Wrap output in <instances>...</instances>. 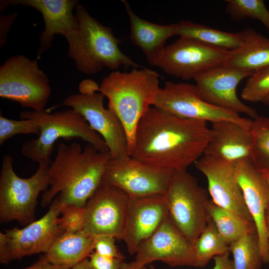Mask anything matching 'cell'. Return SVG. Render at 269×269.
<instances>
[{"label": "cell", "mask_w": 269, "mask_h": 269, "mask_svg": "<svg viewBox=\"0 0 269 269\" xmlns=\"http://www.w3.org/2000/svg\"><path fill=\"white\" fill-rule=\"evenodd\" d=\"M211 136L205 122L151 107L137 126L130 156L156 168L186 171L204 155Z\"/></svg>", "instance_id": "1"}, {"label": "cell", "mask_w": 269, "mask_h": 269, "mask_svg": "<svg viewBox=\"0 0 269 269\" xmlns=\"http://www.w3.org/2000/svg\"><path fill=\"white\" fill-rule=\"evenodd\" d=\"M109 152H102L88 143H60L49 168V184L43 192L41 205H50L58 196L62 204L85 207L102 184Z\"/></svg>", "instance_id": "2"}, {"label": "cell", "mask_w": 269, "mask_h": 269, "mask_svg": "<svg viewBox=\"0 0 269 269\" xmlns=\"http://www.w3.org/2000/svg\"><path fill=\"white\" fill-rule=\"evenodd\" d=\"M159 75L145 67L130 72L115 70L103 79L98 91L108 99V109L121 121L127 136L128 151L132 152L137 126L153 106L160 88Z\"/></svg>", "instance_id": "3"}, {"label": "cell", "mask_w": 269, "mask_h": 269, "mask_svg": "<svg viewBox=\"0 0 269 269\" xmlns=\"http://www.w3.org/2000/svg\"><path fill=\"white\" fill-rule=\"evenodd\" d=\"M74 10L78 25L66 39L68 55L78 71L94 75L104 67L114 71L121 66L144 68L122 52L119 44L122 39L115 36L112 28L102 24L80 4Z\"/></svg>", "instance_id": "4"}, {"label": "cell", "mask_w": 269, "mask_h": 269, "mask_svg": "<svg viewBox=\"0 0 269 269\" xmlns=\"http://www.w3.org/2000/svg\"><path fill=\"white\" fill-rule=\"evenodd\" d=\"M20 117L32 120L40 127L38 137L25 142L21 150L22 155L34 162H51L54 143L60 138H79L101 151L109 152L102 137L73 109L52 113L45 109L23 111L20 113Z\"/></svg>", "instance_id": "5"}, {"label": "cell", "mask_w": 269, "mask_h": 269, "mask_svg": "<svg viewBox=\"0 0 269 269\" xmlns=\"http://www.w3.org/2000/svg\"><path fill=\"white\" fill-rule=\"evenodd\" d=\"M50 163L39 162L35 173L24 178L14 171L11 156H3L0 174V223L16 221L25 226L35 221L38 196L49 187Z\"/></svg>", "instance_id": "6"}, {"label": "cell", "mask_w": 269, "mask_h": 269, "mask_svg": "<svg viewBox=\"0 0 269 269\" xmlns=\"http://www.w3.org/2000/svg\"><path fill=\"white\" fill-rule=\"evenodd\" d=\"M208 193L186 170L174 172L164 194L169 219L192 244L211 219Z\"/></svg>", "instance_id": "7"}, {"label": "cell", "mask_w": 269, "mask_h": 269, "mask_svg": "<svg viewBox=\"0 0 269 269\" xmlns=\"http://www.w3.org/2000/svg\"><path fill=\"white\" fill-rule=\"evenodd\" d=\"M99 87L91 80L82 81L79 94L66 97L62 105L70 107L82 115L90 126L104 140L111 159L129 156L125 128L119 119L105 108L106 97L98 91Z\"/></svg>", "instance_id": "8"}, {"label": "cell", "mask_w": 269, "mask_h": 269, "mask_svg": "<svg viewBox=\"0 0 269 269\" xmlns=\"http://www.w3.org/2000/svg\"><path fill=\"white\" fill-rule=\"evenodd\" d=\"M51 94L49 80L37 60L8 57L0 66V97L34 111L44 109Z\"/></svg>", "instance_id": "9"}, {"label": "cell", "mask_w": 269, "mask_h": 269, "mask_svg": "<svg viewBox=\"0 0 269 269\" xmlns=\"http://www.w3.org/2000/svg\"><path fill=\"white\" fill-rule=\"evenodd\" d=\"M61 202L56 197L47 212L40 219L22 229L14 228L0 232V262L6 265L24 257L44 254L64 233L59 222Z\"/></svg>", "instance_id": "10"}, {"label": "cell", "mask_w": 269, "mask_h": 269, "mask_svg": "<svg viewBox=\"0 0 269 269\" xmlns=\"http://www.w3.org/2000/svg\"><path fill=\"white\" fill-rule=\"evenodd\" d=\"M231 51L179 37L165 47L156 66L167 74L184 80L226 65Z\"/></svg>", "instance_id": "11"}, {"label": "cell", "mask_w": 269, "mask_h": 269, "mask_svg": "<svg viewBox=\"0 0 269 269\" xmlns=\"http://www.w3.org/2000/svg\"><path fill=\"white\" fill-rule=\"evenodd\" d=\"M184 118L209 122L230 121L251 128L252 120L211 105L198 95L194 85L166 81L160 88L153 106Z\"/></svg>", "instance_id": "12"}, {"label": "cell", "mask_w": 269, "mask_h": 269, "mask_svg": "<svg viewBox=\"0 0 269 269\" xmlns=\"http://www.w3.org/2000/svg\"><path fill=\"white\" fill-rule=\"evenodd\" d=\"M174 172L147 165L130 156L111 158L102 184L119 188L130 197L164 195Z\"/></svg>", "instance_id": "13"}, {"label": "cell", "mask_w": 269, "mask_h": 269, "mask_svg": "<svg viewBox=\"0 0 269 269\" xmlns=\"http://www.w3.org/2000/svg\"><path fill=\"white\" fill-rule=\"evenodd\" d=\"M130 197L117 187L101 184L85 206L82 231L94 237L122 238Z\"/></svg>", "instance_id": "14"}, {"label": "cell", "mask_w": 269, "mask_h": 269, "mask_svg": "<svg viewBox=\"0 0 269 269\" xmlns=\"http://www.w3.org/2000/svg\"><path fill=\"white\" fill-rule=\"evenodd\" d=\"M134 261L144 266L158 261L171 267L196 266L193 244L178 231L168 216L140 244Z\"/></svg>", "instance_id": "15"}, {"label": "cell", "mask_w": 269, "mask_h": 269, "mask_svg": "<svg viewBox=\"0 0 269 269\" xmlns=\"http://www.w3.org/2000/svg\"><path fill=\"white\" fill-rule=\"evenodd\" d=\"M252 75L224 65L195 78L194 85L199 96L207 103L238 114H245L254 119L259 116L256 111L244 104L237 94L238 84Z\"/></svg>", "instance_id": "16"}, {"label": "cell", "mask_w": 269, "mask_h": 269, "mask_svg": "<svg viewBox=\"0 0 269 269\" xmlns=\"http://www.w3.org/2000/svg\"><path fill=\"white\" fill-rule=\"evenodd\" d=\"M194 164L207 180L208 193L213 202L254 224L236 177V164L205 155Z\"/></svg>", "instance_id": "17"}, {"label": "cell", "mask_w": 269, "mask_h": 269, "mask_svg": "<svg viewBox=\"0 0 269 269\" xmlns=\"http://www.w3.org/2000/svg\"><path fill=\"white\" fill-rule=\"evenodd\" d=\"M168 216L164 194L130 197L122 240L129 253L135 255Z\"/></svg>", "instance_id": "18"}, {"label": "cell", "mask_w": 269, "mask_h": 269, "mask_svg": "<svg viewBox=\"0 0 269 269\" xmlns=\"http://www.w3.org/2000/svg\"><path fill=\"white\" fill-rule=\"evenodd\" d=\"M236 174L246 206L252 216L258 236L263 263H269L266 217L269 206V187L262 172L251 160L236 165Z\"/></svg>", "instance_id": "19"}, {"label": "cell", "mask_w": 269, "mask_h": 269, "mask_svg": "<svg viewBox=\"0 0 269 269\" xmlns=\"http://www.w3.org/2000/svg\"><path fill=\"white\" fill-rule=\"evenodd\" d=\"M9 4L31 7L39 11L43 18L44 29L39 36L37 57L49 49L55 35L66 39L77 28L78 20L73 10L77 0H9Z\"/></svg>", "instance_id": "20"}, {"label": "cell", "mask_w": 269, "mask_h": 269, "mask_svg": "<svg viewBox=\"0 0 269 269\" xmlns=\"http://www.w3.org/2000/svg\"><path fill=\"white\" fill-rule=\"evenodd\" d=\"M211 131L204 155L234 164L251 160L254 143L251 128L221 121L212 123Z\"/></svg>", "instance_id": "21"}, {"label": "cell", "mask_w": 269, "mask_h": 269, "mask_svg": "<svg viewBox=\"0 0 269 269\" xmlns=\"http://www.w3.org/2000/svg\"><path fill=\"white\" fill-rule=\"evenodd\" d=\"M122 2L130 21L132 43L142 50L149 64L156 66L166 47V41L176 35L175 23L159 25L143 19L134 12L126 0Z\"/></svg>", "instance_id": "22"}, {"label": "cell", "mask_w": 269, "mask_h": 269, "mask_svg": "<svg viewBox=\"0 0 269 269\" xmlns=\"http://www.w3.org/2000/svg\"><path fill=\"white\" fill-rule=\"evenodd\" d=\"M241 32L243 44L230 51L226 65L252 74L269 66V38L251 28Z\"/></svg>", "instance_id": "23"}, {"label": "cell", "mask_w": 269, "mask_h": 269, "mask_svg": "<svg viewBox=\"0 0 269 269\" xmlns=\"http://www.w3.org/2000/svg\"><path fill=\"white\" fill-rule=\"evenodd\" d=\"M94 251L93 237L82 231L64 232L42 256L52 264L72 269Z\"/></svg>", "instance_id": "24"}, {"label": "cell", "mask_w": 269, "mask_h": 269, "mask_svg": "<svg viewBox=\"0 0 269 269\" xmlns=\"http://www.w3.org/2000/svg\"><path fill=\"white\" fill-rule=\"evenodd\" d=\"M175 34L179 37L192 39L228 51L238 48L243 42L241 31L237 33L226 32L185 20L175 23Z\"/></svg>", "instance_id": "25"}, {"label": "cell", "mask_w": 269, "mask_h": 269, "mask_svg": "<svg viewBox=\"0 0 269 269\" xmlns=\"http://www.w3.org/2000/svg\"><path fill=\"white\" fill-rule=\"evenodd\" d=\"M209 213L218 232L229 246L246 233L257 231L254 223L217 205L211 200Z\"/></svg>", "instance_id": "26"}, {"label": "cell", "mask_w": 269, "mask_h": 269, "mask_svg": "<svg viewBox=\"0 0 269 269\" xmlns=\"http://www.w3.org/2000/svg\"><path fill=\"white\" fill-rule=\"evenodd\" d=\"M193 246L195 267H204L212 258L230 252L229 245L220 235L211 219Z\"/></svg>", "instance_id": "27"}, {"label": "cell", "mask_w": 269, "mask_h": 269, "mask_svg": "<svg viewBox=\"0 0 269 269\" xmlns=\"http://www.w3.org/2000/svg\"><path fill=\"white\" fill-rule=\"evenodd\" d=\"M234 269H260L263 262L257 231L246 233L229 246Z\"/></svg>", "instance_id": "28"}, {"label": "cell", "mask_w": 269, "mask_h": 269, "mask_svg": "<svg viewBox=\"0 0 269 269\" xmlns=\"http://www.w3.org/2000/svg\"><path fill=\"white\" fill-rule=\"evenodd\" d=\"M251 130L254 139L251 161L260 171H269V117L254 119Z\"/></svg>", "instance_id": "29"}, {"label": "cell", "mask_w": 269, "mask_h": 269, "mask_svg": "<svg viewBox=\"0 0 269 269\" xmlns=\"http://www.w3.org/2000/svg\"><path fill=\"white\" fill-rule=\"evenodd\" d=\"M225 11L231 19L240 21L246 18L261 22L269 31V9L263 0H227Z\"/></svg>", "instance_id": "30"}, {"label": "cell", "mask_w": 269, "mask_h": 269, "mask_svg": "<svg viewBox=\"0 0 269 269\" xmlns=\"http://www.w3.org/2000/svg\"><path fill=\"white\" fill-rule=\"evenodd\" d=\"M241 96L243 100L252 103H263L269 97V66L248 77Z\"/></svg>", "instance_id": "31"}, {"label": "cell", "mask_w": 269, "mask_h": 269, "mask_svg": "<svg viewBox=\"0 0 269 269\" xmlns=\"http://www.w3.org/2000/svg\"><path fill=\"white\" fill-rule=\"evenodd\" d=\"M38 124L31 119L13 120L0 115V145L12 136L20 134H35L39 135Z\"/></svg>", "instance_id": "32"}, {"label": "cell", "mask_w": 269, "mask_h": 269, "mask_svg": "<svg viewBox=\"0 0 269 269\" xmlns=\"http://www.w3.org/2000/svg\"><path fill=\"white\" fill-rule=\"evenodd\" d=\"M85 207L61 204L60 225L66 233H77L83 230L85 219Z\"/></svg>", "instance_id": "33"}, {"label": "cell", "mask_w": 269, "mask_h": 269, "mask_svg": "<svg viewBox=\"0 0 269 269\" xmlns=\"http://www.w3.org/2000/svg\"><path fill=\"white\" fill-rule=\"evenodd\" d=\"M115 238L110 235H98L93 237L94 249L96 253L108 257L124 259L115 244Z\"/></svg>", "instance_id": "34"}, {"label": "cell", "mask_w": 269, "mask_h": 269, "mask_svg": "<svg viewBox=\"0 0 269 269\" xmlns=\"http://www.w3.org/2000/svg\"><path fill=\"white\" fill-rule=\"evenodd\" d=\"M94 269H121L123 260L108 257L93 252L88 258Z\"/></svg>", "instance_id": "35"}, {"label": "cell", "mask_w": 269, "mask_h": 269, "mask_svg": "<svg viewBox=\"0 0 269 269\" xmlns=\"http://www.w3.org/2000/svg\"><path fill=\"white\" fill-rule=\"evenodd\" d=\"M17 13L3 15L0 17V47L6 43L7 37L10 28L16 20Z\"/></svg>", "instance_id": "36"}, {"label": "cell", "mask_w": 269, "mask_h": 269, "mask_svg": "<svg viewBox=\"0 0 269 269\" xmlns=\"http://www.w3.org/2000/svg\"><path fill=\"white\" fill-rule=\"evenodd\" d=\"M229 254L230 252L214 257V265L212 269H234L233 260L230 259ZM149 269H156L150 266Z\"/></svg>", "instance_id": "37"}, {"label": "cell", "mask_w": 269, "mask_h": 269, "mask_svg": "<svg viewBox=\"0 0 269 269\" xmlns=\"http://www.w3.org/2000/svg\"><path fill=\"white\" fill-rule=\"evenodd\" d=\"M21 269H72L51 264L42 256L31 266Z\"/></svg>", "instance_id": "38"}, {"label": "cell", "mask_w": 269, "mask_h": 269, "mask_svg": "<svg viewBox=\"0 0 269 269\" xmlns=\"http://www.w3.org/2000/svg\"><path fill=\"white\" fill-rule=\"evenodd\" d=\"M121 269H147L146 266L137 264L135 261L125 263L123 262Z\"/></svg>", "instance_id": "39"}, {"label": "cell", "mask_w": 269, "mask_h": 269, "mask_svg": "<svg viewBox=\"0 0 269 269\" xmlns=\"http://www.w3.org/2000/svg\"><path fill=\"white\" fill-rule=\"evenodd\" d=\"M72 269H94L91 266L89 259H87L81 262L75 267L72 268Z\"/></svg>", "instance_id": "40"}, {"label": "cell", "mask_w": 269, "mask_h": 269, "mask_svg": "<svg viewBox=\"0 0 269 269\" xmlns=\"http://www.w3.org/2000/svg\"><path fill=\"white\" fill-rule=\"evenodd\" d=\"M260 171L263 174L269 187V171ZM267 215L269 216V206L268 209Z\"/></svg>", "instance_id": "41"}, {"label": "cell", "mask_w": 269, "mask_h": 269, "mask_svg": "<svg viewBox=\"0 0 269 269\" xmlns=\"http://www.w3.org/2000/svg\"><path fill=\"white\" fill-rule=\"evenodd\" d=\"M267 226L268 232V249L269 252V216L267 215L266 217Z\"/></svg>", "instance_id": "42"}, {"label": "cell", "mask_w": 269, "mask_h": 269, "mask_svg": "<svg viewBox=\"0 0 269 269\" xmlns=\"http://www.w3.org/2000/svg\"><path fill=\"white\" fill-rule=\"evenodd\" d=\"M263 103L269 105V97L267 98Z\"/></svg>", "instance_id": "43"}]
</instances>
